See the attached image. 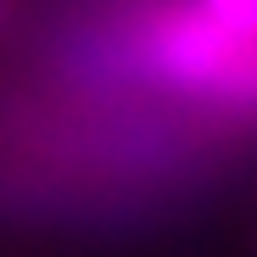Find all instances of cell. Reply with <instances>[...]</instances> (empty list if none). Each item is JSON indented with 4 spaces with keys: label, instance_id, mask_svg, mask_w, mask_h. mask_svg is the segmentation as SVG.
Masks as SVG:
<instances>
[{
    "label": "cell",
    "instance_id": "cell-1",
    "mask_svg": "<svg viewBox=\"0 0 257 257\" xmlns=\"http://www.w3.org/2000/svg\"><path fill=\"white\" fill-rule=\"evenodd\" d=\"M196 12H201L207 23H218L224 34L257 45V0H196Z\"/></svg>",
    "mask_w": 257,
    "mask_h": 257
},
{
    "label": "cell",
    "instance_id": "cell-2",
    "mask_svg": "<svg viewBox=\"0 0 257 257\" xmlns=\"http://www.w3.org/2000/svg\"><path fill=\"white\" fill-rule=\"evenodd\" d=\"M0 17H6V0H0Z\"/></svg>",
    "mask_w": 257,
    "mask_h": 257
}]
</instances>
